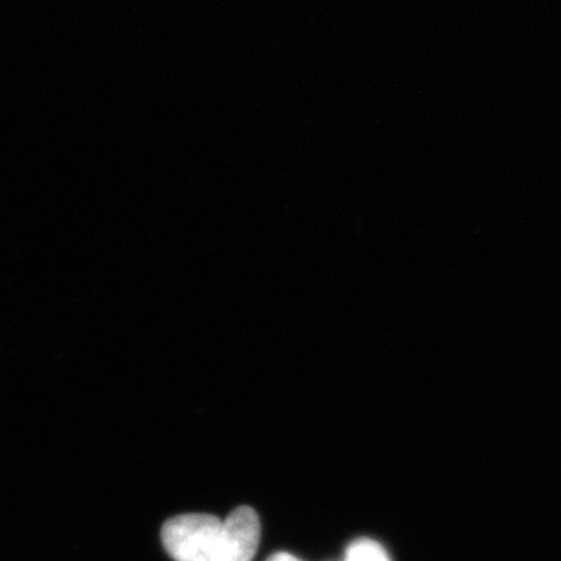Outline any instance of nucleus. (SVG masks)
Listing matches in <instances>:
<instances>
[{"label": "nucleus", "mask_w": 561, "mask_h": 561, "mask_svg": "<svg viewBox=\"0 0 561 561\" xmlns=\"http://www.w3.org/2000/svg\"><path fill=\"white\" fill-rule=\"evenodd\" d=\"M221 526L216 516H176L164 524L162 542L173 560L210 561Z\"/></svg>", "instance_id": "1"}, {"label": "nucleus", "mask_w": 561, "mask_h": 561, "mask_svg": "<svg viewBox=\"0 0 561 561\" xmlns=\"http://www.w3.org/2000/svg\"><path fill=\"white\" fill-rule=\"evenodd\" d=\"M261 526L256 513L241 507L221 526L210 561H251L260 545Z\"/></svg>", "instance_id": "2"}, {"label": "nucleus", "mask_w": 561, "mask_h": 561, "mask_svg": "<svg viewBox=\"0 0 561 561\" xmlns=\"http://www.w3.org/2000/svg\"><path fill=\"white\" fill-rule=\"evenodd\" d=\"M346 561H389V557L378 542L360 540L351 546Z\"/></svg>", "instance_id": "3"}, {"label": "nucleus", "mask_w": 561, "mask_h": 561, "mask_svg": "<svg viewBox=\"0 0 561 561\" xmlns=\"http://www.w3.org/2000/svg\"><path fill=\"white\" fill-rule=\"evenodd\" d=\"M268 561H298V560L294 559V557L289 556V553H276V556H273L272 559Z\"/></svg>", "instance_id": "4"}]
</instances>
